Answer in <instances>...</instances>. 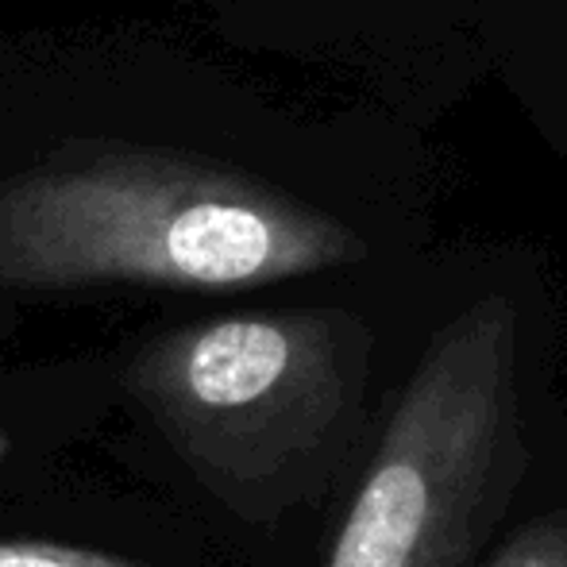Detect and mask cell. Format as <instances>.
<instances>
[{
    "mask_svg": "<svg viewBox=\"0 0 567 567\" xmlns=\"http://www.w3.org/2000/svg\"><path fill=\"white\" fill-rule=\"evenodd\" d=\"M517 317L478 298L436 332L324 567H463L522 460Z\"/></svg>",
    "mask_w": 567,
    "mask_h": 567,
    "instance_id": "cell-3",
    "label": "cell"
},
{
    "mask_svg": "<svg viewBox=\"0 0 567 567\" xmlns=\"http://www.w3.org/2000/svg\"><path fill=\"white\" fill-rule=\"evenodd\" d=\"M359 259L343 220L197 155L97 143L0 182L8 290H255Z\"/></svg>",
    "mask_w": 567,
    "mask_h": 567,
    "instance_id": "cell-1",
    "label": "cell"
},
{
    "mask_svg": "<svg viewBox=\"0 0 567 567\" xmlns=\"http://www.w3.org/2000/svg\"><path fill=\"white\" fill-rule=\"evenodd\" d=\"M12 455V436L8 433H0V467H4V460Z\"/></svg>",
    "mask_w": 567,
    "mask_h": 567,
    "instance_id": "cell-6",
    "label": "cell"
},
{
    "mask_svg": "<svg viewBox=\"0 0 567 567\" xmlns=\"http://www.w3.org/2000/svg\"><path fill=\"white\" fill-rule=\"evenodd\" d=\"M486 567H567V509L517 529Z\"/></svg>",
    "mask_w": 567,
    "mask_h": 567,
    "instance_id": "cell-4",
    "label": "cell"
},
{
    "mask_svg": "<svg viewBox=\"0 0 567 567\" xmlns=\"http://www.w3.org/2000/svg\"><path fill=\"white\" fill-rule=\"evenodd\" d=\"M371 337L343 309L236 313L147 340L124 386L178 463L244 522L313 491L363 394Z\"/></svg>",
    "mask_w": 567,
    "mask_h": 567,
    "instance_id": "cell-2",
    "label": "cell"
},
{
    "mask_svg": "<svg viewBox=\"0 0 567 567\" xmlns=\"http://www.w3.org/2000/svg\"><path fill=\"white\" fill-rule=\"evenodd\" d=\"M0 567H158L116 553H93L74 545H47V540H0Z\"/></svg>",
    "mask_w": 567,
    "mask_h": 567,
    "instance_id": "cell-5",
    "label": "cell"
}]
</instances>
